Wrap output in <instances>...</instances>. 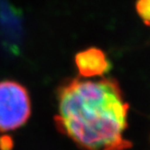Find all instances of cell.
<instances>
[{
	"instance_id": "obj_1",
	"label": "cell",
	"mask_w": 150,
	"mask_h": 150,
	"mask_svg": "<svg viewBox=\"0 0 150 150\" xmlns=\"http://www.w3.org/2000/svg\"><path fill=\"white\" fill-rule=\"evenodd\" d=\"M59 132L83 150H126L129 103L113 78L65 80L57 91Z\"/></svg>"
},
{
	"instance_id": "obj_2",
	"label": "cell",
	"mask_w": 150,
	"mask_h": 150,
	"mask_svg": "<svg viewBox=\"0 0 150 150\" xmlns=\"http://www.w3.org/2000/svg\"><path fill=\"white\" fill-rule=\"evenodd\" d=\"M31 103L25 87L12 80L0 82V132L19 129L28 122Z\"/></svg>"
},
{
	"instance_id": "obj_3",
	"label": "cell",
	"mask_w": 150,
	"mask_h": 150,
	"mask_svg": "<svg viewBox=\"0 0 150 150\" xmlns=\"http://www.w3.org/2000/svg\"><path fill=\"white\" fill-rule=\"evenodd\" d=\"M75 65L82 78L101 77L111 68L105 53L95 47L78 53L75 56Z\"/></svg>"
},
{
	"instance_id": "obj_4",
	"label": "cell",
	"mask_w": 150,
	"mask_h": 150,
	"mask_svg": "<svg viewBox=\"0 0 150 150\" xmlns=\"http://www.w3.org/2000/svg\"><path fill=\"white\" fill-rule=\"evenodd\" d=\"M136 10L143 23L150 26V0H137Z\"/></svg>"
},
{
	"instance_id": "obj_5",
	"label": "cell",
	"mask_w": 150,
	"mask_h": 150,
	"mask_svg": "<svg viewBox=\"0 0 150 150\" xmlns=\"http://www.w3.org/2000/svg\"><path fill=\"white\" fill-rule=\"evenodd\" d=\"M12 148H13L12 137L6 134L0 137V150H11Z\"/></svg>"
}]
</instances>
